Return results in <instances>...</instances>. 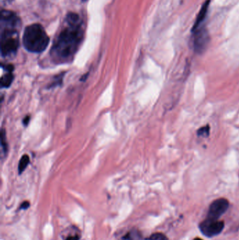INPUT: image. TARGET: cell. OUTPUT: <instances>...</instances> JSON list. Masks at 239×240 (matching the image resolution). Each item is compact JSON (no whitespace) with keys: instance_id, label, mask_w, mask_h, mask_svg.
<instances>
[{"instance_id":"5b68a950","label":"cell","mask_w":239,"mask_h":240,"mask_svg":"<svg viewBox=\"0 0 239 240\" xmlns=\"http://www.w3.org/2000/svg\"><path fill=\"white\" fill-rule=\"evenodd\" d=\"M224 223L218 220H212L207 218L199 225L200 232L205 236L212 237L219 234L223 230Z\"/></svg>"},{"instance_id":"8992f818","label":"cell","mask_w":239,"mask_h":240,"mask_svg":"<svg viewBox=\"0 0 239 240\" xmlns=\"http://www.w3.org/2000/svg\"><path fill=\"white\" fill-rule=\"evenodd\" d=\"M229 206V201L226 199L219 198L215 200L210 206L207 218L218 220L227 211Z\"/></svg>"},{"instance_id":"ac0fdd59","label":"cell","mask_w":239,"mask_h":240,"mask_svg":"<svg viewBox=\"0 0 239 240\" xmlns=\"http://www.w3.org/2000/svg\"><path fill=\"white\" fill-rule=\"evenodd\" d=\"M30 116H26L25 118L23 119V124L24 125H25V126L28 125V124H29V122H30Z\"/></svg>"},{"instance_id":"7a4b0ae2","label":"cell","mask_w":239,"mask_h":240,"mask_svg":"<svg viewBox=\"0 0 239 240\" xmlns=\"http://www.w3.org/2000/svg\"><path fill=\"white\" fill-rule=\"evenodd\" d=\"M23 46L32 53H42L49 44V37L39 24H32L26 27L23 37Z\"/></svg>"},{"instance_id":"9c48e42d","label":"cell","mask_w":239,"mask_h":240,"mask_svg":"<svg viewBox=\"0 0 239 240\" xmlns=\"http://www.w3.org/2000/svg\"><path fill=\"white\" fill-rule=\"evenodd\" d=\"M7 73L2 75L1 78V86L2 88H8L11 86L13 82L14 76L13 72L6 71Z\"/></svg>"},{"instance_id":"30bf717a","label":"cell","mask_w":239,"mask_h":240,"mask_svg":"<svg viewBox=\"0 0 239 240\" xmlns=\"http://www.w3.org/2000/svg\"><path fill=\"white\" fill-rule=\"evenodd\" d=\"M30 163V158L29 156L28 155H24L19 162L18 164V174H21L22 173L25 171L26 168L28 167V164Z\"/></svg>"},{"instance_id":"3957f363","label":"cell","mask_w":239,"mask_h":240,"mask_svg":"<svg viewBox=\"0 0 239 240\" xmlns=\"http://www.w3.org/2000/svg\"><path fill=\"white\" fill-rule=\"evenodd\" d=\"M19 36L17 30H1V54L2 57L15 56L19 48Z\"/></svg>"},{"instance_id":"ba28073f","label":"cell","mask_w":239,"mask_h":240,"mask_svg":"<svg viewBox=\"0 0 239 240\" xmlns=\"http://www.w3.org/2000/svg\"><path fill=\"white\" fill-rule=\"evenodd\" d=\"M210 2V0H206V1L204 3V4L202 5L201 8H200L199 11V13L198 14L197 19H196L195 23L193 25L192 32L194 31L195 30H197V29H198V28L201 26V24L204 21L205 18L207 16L208 11Z\"/></svg>"},{"instance_id":"52a82bcc","label":"cell","mask_w":239,"mask_h":240,"mask_svg":"<svg viewBox=\"0 0 239 240\" xmlns=\"http://www.w3.org/2000/svg\"><path fill=\"white\" fill-rule=\"evenodd\" d=\"M20 25V20L13 12L2 10L1 13V30H17Z\"/></svg>"},{"instance_id":"2e32d148","label":"cell","mask_w":239,"mask_h":240,"mask_svg":"<svg viewBox=\"0 0 239 240\" xmlns=\"http://www.w3.org/2000/svg\"><path fill=\"white\" fill-rule=\"evenodd\" d=\"M138 237L137 234H131L130 233L127 234L123 237L120 240H135V237Z\"/></svg>"},{"instance_id":"5bb4252c","label":"cell","mask_w":239,"mask_h":240,"mask_svg":"<svg viewBox=\"0 0 239 240\" xmlns=\"http://www.w3.org/2000/svg\"><path fill=\"white\" fill-rule=\"evenodd\" d=\"M148 239L149 240H168V238H167V237L164 234L161 233V232H156V233L152 234Z\"/></svg>"},{"instance_id":"6da1fadb","label":"cell","mask_w":239,"mask_h":240,"mask_svg":"<svg viewBox=\"0 0 239 240\" xmlns=\"http://www.w3.org/2000/svg\"><path fill=\"white\" fill-rule=\"evenodd\" d=\"M83 31L79 25H68L58 35L51 48L50 55L56 65L67 64L72 61L82 44Z\"/></svg>"},{"instance_id":"d6986e66","label":"cell","mask_w":239,"mask_h":240,"mask_svg":"<svg viewBox=\"0 0 239 240\" xmlns=\"http://www.w3.org/2000/svg\"><path fill=\"white\" fill-rule=\"evenodd\" d=\"M66 240H79V237L77 236H71L68 237Z\"/></svg>"},{"instance_id":"9a60e30c","label":"cell","mask_w":239,"mask_h":240,"mask_svg":"<svg viewBox=\"0 0 239 240\" xmlns=\"http://www.w3.org/2000/svg\"><path fill=\"white\" fill-rule=\"evenodd\" d=\"M63 74H60L59 76H57L56 77V80H54L53 82L51 85H50V87H55V86L61 85L62 81H63Z\"/></svg>"},{"instance_id":"ffe728a7","label":"cell","mask_w":239,"mask_h":240,"mask_svg":"<svg viewBox=\"0 0 239 240\" xmlns=\"http://www.w3.org/2000/svg\"><path fill=\"white\" fill-rule=\"evenodd\" d=\"M193 240H203V239H200V238H195Z\"/></svg>"},{"instance_id":"e0dca14e","label":"cell","mask_w":239,"mask_h":240,"mask_svg":"<svg viewBox=\"0 0 239 240\" xmlns=\"http://www.w3.org/2000/svg\"><path fill=\"white\" fill-rule=\"evenodd\" d=\"M29 206H30V202L28 201H25L20 205V209H27V208H29Z\"/></svg>"},{"instance_id":"4fadbf2b","label":"cell","mask_w":239,"mask_h":240,"mask_svg":"<svg viewBox=\"0 0 239 240\" xmlns=\"http://www.w3.org/2000/svg\"><path fill=\"white\" fill-rule=\"evenodd\" d=\"M210 126L206 125L200 127L197 131V136L198 137L206 138L210 135Z\"/></svg>"},{"instance_id":"8fae6325","label":"cell","mask_w":239,"mask_h":240,"mask_svg":"<svg viewBox=\"0 0 239 240\" xmlns=\"http://www.w3.org/2000/svg\"><path fill=\"white\" fill-rule=\"evenodd\" d=\"M66 21L68 25H79V24H81L79 17L77 14L75 13H69L68 14V16H67Z\"/></svg>"},{"instance_id":"7c38bea8","label":"cell","mask_w":239,"mask_h":240,"mask_svg":"<svg viewBox=\"0 0 239 240\" xmlns=\"http://www.w3.org/2000/svg\"><path fill=\"white\" fill-rule=\"evenodd\" d=\"M1 148H2V155H6L8 152V143L6 141V132L2 129L1 133Z\"/></svg>"},{"instance_id":"277c9868","label":"cell","mask_w":239,"mask_h":240,"mask_svg":"<svg viewBox=\"0 0 239 240\" xmlns=\"http://www.w3.org/2000/svg\"><path fill=\"white\" fill-rule=\"evenodd\" d=\"M193 47L195 53L202 54L208 46L210 35L208 31L204 27L198 28L193 31Z\"/></svg>"}]
</instances>
